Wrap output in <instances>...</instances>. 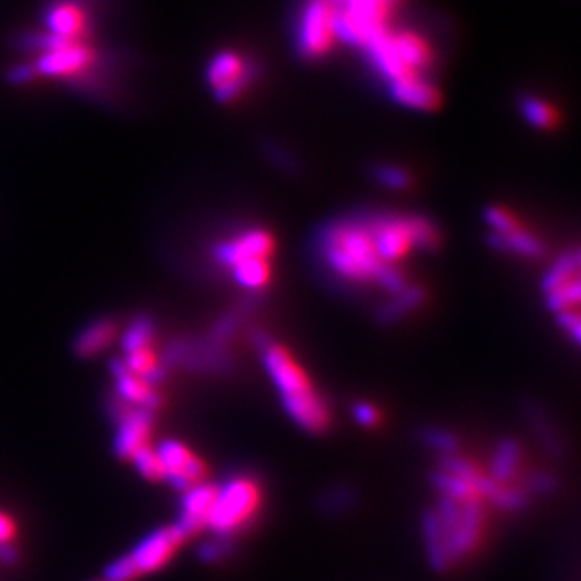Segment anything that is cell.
<instances>
[{
    "label": "cell",
    "instance_id": "obj_1",
    "mask_svg": "<svg viewBox=\"0 0 581 581\" xmlns=\"http://www.w3.org/2000/svg\"><path fill=\"white\" fill-rule=\"evenodd\" d=\"M320 252L335 275L352 283L377 281L382 267L367 217L331 222L320 237Z\"/></svg>",
    "mask_w": 581,
    "mask_h": 581
},
{
    "label": "cell",
    "instance_id": "obj_2",
    "mask_svg": "<svg viewBox=\"0 0 581 581\" xmlns=\"http://www.w3.org/2000/svg\"><path fill=\"white\" fill-rule=\"evenodd\" d=\"M363 51L388 87L405 79L429 78L433 51L420 32L388 29Z\"/></svg>",
    "mask_w": 581,
    "mask_h": 581
},
{
    "label": "cell",
    "instance_id": "obj_3",
    "mask_svg": "<svg viewBox=\"0 0 581 581\" xmlns=\"http://www.w3.org/2000/svg\"><path fill=\"white\" fill-rule=\"evenodd\" d=\"M378 258L395 266L412 251H431L439 245L437 226L420 215L384 213L367 217Z\"/></svg>",
    "mask_w": 581,
    "mask_h": 581
},
{
    "label": "cell",
    "instance_id": "obj_4",
    "mask_svg": "<svg viewBox=\"0 0 581 581\" xmlns=\"http://www.w3.org/2000/svg\"><path fill=\"white\" fill-rule=\"evenodd\" d=\"M433 514L439 521L440 534L450 565L476 550L486 529V510L480 499L459 503L456 499L442 497L437 512Z\"/></svg>",
    "mask_w": 581,
    "mask_h": 581
},
{
    "label": "cell",
    "instance_id": "obj_5",
    "mask_svg": "<svg viewBox=\"0 0 581 581\" xmlns=\"http://www.w3.org/2000/svg\"><path fill=\"white\" fill-rule=\"evenodd\" d=\"M337 36L354 48L365 49L390 27L401 0H330Z\"/></svg>",
    "mask_w": 581,
    "mask_h": 581
},
{
    "label": "cell",
    "instance_id": "obj_6",
    "mask_svg": "<svg viewBox=\"0 0 581 581\" xmlns=\"http://www.w3.org/2000/svg\"><path fill=\"white\" fill-rule=\"evenodd\" d=\"M260 487L251 478H232L217 489L207 516V529L224 538L243 527L260 508Z\"/></svg>",
    "mask_w": 581,
    "mask_h": 581
},
{
    "label": "cell",
    "instance_id": "obj_7",
    "mask_svg": "<svg viewBox=\"0 0 581 581\" xmlns=\"http://www.w3.org/2000/svg\"><path fill=\"white\" fill-rule=\"evenodd\" d=\"M337 42V19L330 0H305L296 17L299 57L309 61L322 59Z\"/></svg>",
    "mask_w": 581,
    "mask_h": 581
},
{
    "label": "cell",
    "instance_id": "obj_8",
    "mask_svg": "<svg viewBox=\"0 0 581 581\" xmlns=\"http://www.w3.org/2000/svg\"><path fill=\"white\" fill-rule=\"evenodd\" d=\"M256 74L258 68L251 57L226 49L207 64L205 81L219 102H234L251 87Z\"/></svg>",
    "mask_w": 581,
    "mask_h": 581
},
{
    "label": "cell",
    "instance_id": "obj_9",
    "mask_svg": "<svg viewBox=\"0 0 581 581\" xmlns=\"http://www.w3.org/2000/svg\"><path fill=\"white\" fill-rule=\"evenodd\" d=\"M486 222L491 228L489 241L495 249L516 252L527 258H538L544 254V243L529 232L510 209L499 205L489 207Z\"/></svg>",
    "mask_w": 581,
    "mask_h": 581
},
{
    "label": "cell",
    "instance_id": "obj_10",
    "mask_svg": "<svg viewBox=\"0 0 581 581\" xmlns=\"http://www.w3.org/2000/svg\"><path fill=\"white\" fill-rule=\"evenodd\" d=\"M95 49L85 40H66L63 44L36 55L34 68L44 78L74 79L96 63Z\"/></svg>",
    "mask_w": 581,
    "mask_h": 581
},
{
    "label": "cell",
    "instance_id": "obj_11",
    "mask_svg": "<svg viewBox=\"0 0 581 581\" xmlns=\"http://www.w3.org/2000/svg\"><path fill=\"white\" fill-rule=\"evenodd\" d=\"M158 457L164 467V482L185 491L190 486L204 482L207 467L200 457L196 456L179 440H164L157 448Z\"/></svg>",
    "mask_w": 581,
    "mask_h": 581
},
{
    "label": "cell",
    "instance_id": "obj_12",
    "mask_svg": "<svg viewBox=\"0 0 581 581\" xmlns=\"http://www.w3.org/2000/svg\"><path fill=\"white\" fill-rule=\"evenodd\" d=\"M185 540L187 538L175 525L162 527L142 538L140 544L130 551V557L142 576L153 574L172 561L175 551Z\"/></svg>",
    "mask_w": 581,
    "mask_h": 581
},
{
    "label": "cell",
    "instance_id": "obj_13",
    "mask_svg": "<svg viewBox=\"0 0 581 581\" xmlns=\"http://www.w3.org/2000/svg\"><path fill=\"white\" fill-rule=\"evenodd\" d=\"M46 31L64 40H85L91 17L81 0H51L44 12Z\"/></svg>",
    "mask_w": 581,
    "mask_h": 581
},
{
    "label": "cell",
    "instance_id": "obj_14",
    "mask_svg": "<svg viewBox=\"0 0 581 581\" xmlns=\"http://www.w3.org/2000/svg\"><path fill=\"white\" fill-rule=\"evenodd\" d=\"M153 410L132 407L125 414L115 420L117 433L113 440V452L123 461H130L134 452H138L142 446L149 444L153 433Z\"/></svg>",
    "mask_w": 581,
    "mask_h": 581
},
{
    "label": "cell",
    "instance_id": "obj_15",
    "mask_svg": "<svg viewBox=\"0 0 581 581\" xmlns=\"http://www.w3.org/2000/svg\"><path fill=\"white\" fill-rule=\"evenodd\" d=\"M264 365L267 375L281 392V397H290L298 393L313 390L311 380L303 373L298 362L284 350L283 346L269 345L264 348Z\"/></svg>",
    "mask_w": 581,
    "mask_h": 581
},
{
    "label": "cell",
    "instance_id": "obj_16",
    "mask_svg": "<svg viewBox=\"0 0 581 581\" xmlns=\"http://www.w3.org/2000/svg\"><path fill=\"white\" fill-rule=\"evenodd\" d=\"M275 249V241L271 234L262 228H251L241 234L222 241L215 247V258L224 267L236 266L249 258H269Z\"/></svg>",
    "mask_w": 581,
    "mask_h": 581
},
{
    "label": "cell",
    "instance_id": "obj_17",
    "mask_svg": "<svg viewBox=\"0 0 581 581\" xmlns=\"http://www.w3.org/2000/svg\"><path fill=\"white\" fill-rule=\"evenodd\" d=\"M217 489L219 487L207 484L204 480L183 491L185 495L181 501V514L177 518L175 527L185 538L200 533L202 529H207V516L215 503Z\"/></svg>",
    "mask_w": 581,
    "mask_h": 581
},
{
    "label": "cell",
    "instance_id": "obj_18",
    "mask_svg": "<svg viewBox=\"0 0 581 581\" xmlns=\"http://www.w3.org/2000/svg\"><path fill=\"white\" fill-rule=\"evenodd\" d=\"M111 375L115 378V393L132 407L155 410L160 405V393L142 377L128 371L125 360L115 358L110 363Z\"/></svg>",
    "mask_w": 581,
    "mask_h": 581
},
{
    "label": "cell",
    "instance_id": "obj_19",
    "mask_svg": "<svg viewBox=\"0 0 581 581\" xmlns=\"http://www.w3.org/2000/svg\"><path fill=\"white\" fill-rule=\"evenodd\" d=\"M283 407L290 418L305 431L320 433L330 424L328 407L315 390L283 397Z\"/></svg>",
    "mask_w": 581,
    "mask_h": 581
},
{
    "label": "cell",
    "instance_id": "obj_20",
    "mask_svg": "<svg viewBox=\"0 0 581 581\" xmlns=\"http://www.w3.org/2000/svg\"><path fill=\"white\" fill-rule=\"evenodd\" d=\"M117 333H119V328L115 320L98 318L79 331L74 341V352L83 360H93L113 345V341L117 339Z\"/></svg>",
    "mask_w": 581,
    "mask_h": 581
},
{
    "label": "cell",
    "instance_id": "obj_21",
    "mask_svg": "<svg viewBox=\"0 0 581 581\" xmlns=\"http://www.w3.org/2000/svg\"><path fill=\"white\" fill-rule=\"evenodd\" d=\"M390 95L395 102L410 110L431 111L439 106L440 95L429 78L405 79L390 85Z\"/></svg>",
    "mask_w": 581,
    "mask_h": 581
},
{
    "label": "cell",
    "instance_id": "obj_22",
    "mask_svg": "<svg viewBox=\"0 0 581 581\" xmlns=\"http://www.w3.org/2000/svg\"><path fill=\"white\" fill-rule=\"evenodd\" d=\"M234 281L247 290H260L269 283L271 264L269 258H249L230 267Z\"/></svg>",
    "mask_w": 581,
    "mask_h": 581
},
{
    "label": "cell",
    "instance_id": "obj_23",
    "mask_svg": "<svg viewBox=\"0 0 581 581\" xmlns=\"http://www.w3.org/2000/svg\"><path fill=\"white\" fill-rule=\"evenodd\" d=\"M519 457H521V448L518 442L514 440L501 442L491 461V478L499 484L510 482L518 472Z\"/></svg>",
    "mask_w": 581,
    "mask_h": 581
},
{
    "label": "cell",
    "instance_id": "obj_24",
    "mask_svg": "<svg viewBox=\"0 0 581 581\" xmlns=\"http://www.w3.org/2000/svg\"><path fill=\"white\" fill-rule=\"evenodd\" d=\"M521 113L534 128H540V130H550L557 125V119H559L557 111L548 100L534 95L521 98Z\"/></svg>",
    "mask_w": 581,
    "mask_h": 581
},
{
    "label": "cell",
    "instance_id": "obj_25",
    "mask_svg": "<svg viewBox=\"0 0 581 581\" xmlns=\"http://www.w3.org/2000/svg\"><path fill=\"white\" fill-rule=\"evenodd\" d=\"M433 484H435V487L439 489L444 497L456 499L459 503H467V501L480 499L478 491L474 489L472 484H469L463 478H459L456 474H452V472L444 471V469L433 474Z\"/></svg>",
    "mask_w": 581,
    "mask_h": 581
},
{
    "label": "cell",
    "instance_id": "obj_26",
    "mask_svg": "<svg viewBox=\"0 0 581 581\" xmlns=\"http://www.w3.org/2000/svg\"><path fill=\"white\" fill-rule=\"evenodd\" d=\"M578 277H580V254L576 251L566 252L561 258H557V262L546 273V277L542 281V288H544V292H550L555 286L568 283V281L578 279Z\"/></svg>",
    "mask_w": 581,
    "mask_h": 581
},
{
    "label": "cell",
    "instance_id": "obj_27",
    "mask_svg": "<svg viewBox=\"0 0 581 581\" xmlns=\"http://www.w3.org/2000/svg\"><path fill=\"white\" fill-rule=\"evenodd\" d=\"M425 294L424 290L416 288V286H407L399 292V296L390 301L382 311H380V318L382 322H393L397 318H401V315H405L407 311H412L416 307H420V303L424 301Z\"/></svg>",
    "mask_w": 581,
    "mask_h": 581
},
{
    "label": "cell",
    "instance_id": "obj_28",
    "mask_svg": "<svg viewBox=\"0 0 581 581\" xmlns=\"http://www.w3.org/2000/svg\"><path fill=\"white\" fill-rule=\"evenodd\" d=\"M153 337H155V324L151 322V318L147 316H136L130 326L126 328L125 333H123V348L125 352H130V350H138V348H147L153 343Z\"/></svg>",
    "mask_w": 581,
    "mask_h": 581
},
{
    "label": "cell",
    "instance_id": "obj_29",
    "mask_svg": "<svg viewBox=\"0 0 581 581\" xmlns=\"http://www.w3.org/2000/svg\"><path fill=\"white\" fill-rule=\"evenodd\" d=\"M546 301L553 313H561V311H570L574 307H578L580 303V277L572 279L565 284L555 286L550 292H546Z\"/></svg>",
    "mask_w": 581,
    "mask_h": 581
},
{
    "label": "cell",
    "instance_id": "obj_30",
    "mask_svg": "<svg viewBox=\"0 0 581 581\" xmlns=\"http://www.w3.org/2000/svg\"><path fill=\"white\" fill-rule=\"evenodd\" d=\"M132 463L136 471L142 474L149 482H162L164 480V467L157 454V448H151L149 444L142 446L138 452L132 454Z\"/></svg>",
    "mask_w": 581,
    "mask_h": 581
},
{
    "label": "cell",
    "instance_id": "obj_31",
    "mask_svg": "<svg viewBox=\"0 0 581 581\" xmlns=\"http://www.w3.org/2000/svg\"><path fill=\"white\" fill-rule=\"evenodd\" d=\"M138 578H142V574L134 565L130 553H126L106 566L102 581H136Z\"/></svg>",
    "mask_w": 581,
    "mask_h": 581
},
{
    "label": "cell",
    "instance_id": "obj_32",
    "mask_svg": "<svg viewBox=\"0 0 581 581\" xmlns=\"http://www.w3.org/2000/svg\"><path fill=\"white\" fill-rule=\"evenodd\" d=\"M375 179L380 181L384 187L388 189L403 190L407 189L412 181L410 173L399 166H390V164H384V166H377L375 168Z\"/></svg>",
    "mask_w": 581,
    "mask_h": 581
},
{
    "label": "cell",
    "instance_id": "obj_33",
    "mask_svg": "<svg viewBox=\"0 0 581 581\" xmlns=\"http://www.w3.org/2000/svg\"><path fill=\"white\" fill-rule=\"evenodd\" d=\"M491 501L503 510H518L525 504V495L516 489H506V487L501 486Z\"/></svg>",
    "mask_w": 581,
    "mask_h": 581
},
{
    "label": "cell",
    "instance_id": "obj_34",
    "mask_svg": "<svg viewBox=\"0 0 581 581\" xmlns=\"http://www.w3.org/2000/svg\"><path fill=\"white\" fill-rule=\"evenodd\" d=\"M8 81L12 85H29L34 79L38 78L36 68L32 63H17L8 68Z\"/></svg>",
    "mask_w": 581,
    "mask_h": 581
},
{
    "label": "cell",
    "instance_id": "obj_35",
    "mask_svg": "<svg viewBox=\"0 0 581 581\" xmlns=\"http://www.w3.org/2000/svg\"><path fill=\"white\" fill-rule=\"evenodd\" d=\"M424 439L427 440V444H431L433 448L437 450H442V452H454L457 448V439L452 435V433H446V431H439V429H431V431H425Z\"/></svg>",
    "mask_w": 581,
    "mask_h": 581
},
{
    "label": "cell",
    "instance_id": "obj_36",
    "mask_svg": "<svg viewBox=\"0 0 581 581\" xmlns=\"http://www.w3.org/2000/svg\"><path fill=\"white\" fill-rule=\"evenodd\" d=\"M226 553V542L220 538V540H209L200 546L198 550V555L200 559L205 561V563H217Z\"/></svg>",
    "mask_w": 581,
    "mask_h": 581
},
{
    "label": "cell",
    "instance_id": "obj_37",
    "mask_svg": "<svg viewBox=\"0 0 581 581\" xmlns=\"http://www.w3.org/2000/svg\"><path fill=\"white\" fill-rule=\"evenodd\" d=\"M557 320H559V324L565 328L570 335H572V339H574V343H580V331H581V320L580 315L574 311V309H570V311H561V313H557Z\"/></svg>",
    "mask_w": 581,
    "mask_h": 581
},
{
    "label": "cell",
    "instance_id": "obj_38",
    "mask_svg": "<svg viewBox=\"0 0 581 581\" xmlns=\"http://www.w3.org/2000/svg\"><path fill=\"white\" fill-rule=\"evenodd\" d=\"M354 416H356V420H358L360 424L365 425V427H373V425H377L378 420H380L378 410L375 409L373 405H369V403H358V405L354 407Z\"/></svg>",
    "mask_w": 581,
    "mask_h": 581
},
{
    "label": "cell",
    "instance_id": "obj_39",
    "mask_svg": "<svg viewBox=\"0 0 581 581\" xmlns=\"http://www.w3.org/2000/svg\"><path fill=\"white\" fill-rule=\"evenodd\" d=\"M17 527L14 519L0 512V542H12L16 538Z\"/></svg>",
    "mask_w": 581,
    "mask_h": 581
},
{
    "label": "cell",
    "instance_id": "obj_40",
    "mask_svg": "<svg viewBox=\"0 0 581 581\" xmlns=\"http://www.w3.org/2000/svg\"><path fill=\"white\" fill-rule=\"evenodd\" d=\"M19 559V553L12 542H0V563L2 565H14Z\"/></svg>",
    "mask_w": 581,
    "mask_h": 581
},
{
    "label": "cell",
    "instance_id": "obj_41",
    "mask_svg": "<svg viewBox=\"0 0 581 581\" xmlns=\"http://www.w3.org/2000/svg\"><path fill=\"white\" fill-rule=\"evenodd\" d=\"M236 328V320H234V316H226L222 322L219 324V328H217V335L219 337H228L232 331Z\"/></svg>",
    "mask_w": 581,
    "mask_h": 581
},
{
    "label": "cell",
    "instance_id": "obj_42",
    "mask_svg": "<svg viewBox=\"0 0 581 581\" xmlns=\"http://www.w3.org/2000/svg\"><path fill=\"white\" fill-rule=\"evenodd\" d=\"M534 487H538V489H544V491H548L551 489V484H553V480H551V476H538V478H534Z\"/></svg>",
    "mask_w": 581,
    "mask_h": 581
},
{
    "label": "cell",
    "instance_id": "obj_43",
    "mask_svg": "<svg viewBox=\"0 0 581 581\" xmlns=\"http://www.w3.org/2000/svg\"><path fill=\"white\" fill-rule=\"evenodd\" d=\"M93 581H102V580H93Z\"/></svg>",
    "mask_w": 581,
    "mask_h": 581
}]
</instances>
